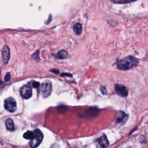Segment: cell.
I'll return each mask as SVG.
<instances>
[{"instance_id":"1","label":"cell","mask_w":148,"mask_h":148,"mask_svg":"<svg viewBox=\"0 0 148 148\" xmlns=\"http://www.w3.org/2000/svg\"><path fill=\"white\" fill-rule=\"evenodd\" d=\"M116 64L120 70L126 71L136 66L138 64V60L133 56H130L118 60Z\"/></svg>"},{"instance_id":"2","label":"cell","mask_w":148,"mask_h":148,"mask_svg":"<svg viewBox=\"0 0 148 148\" xmlns=\"http://www.w3.org/2000/svg\"><path fill=\"white\" fill-rule=\"evenodd\" d=\"M43 135L42 132L38 129L33 132V136L31 139L29 145L31 148H36L42 142Z\"/></svg>"},{"instance_id":"3","label":"cell","mask_w":148,"mask_h":148,"mask_svg":"<svg viewBox=\"0 0 148 148\" xmlns=\"http://www.w3.org/2000/svg\"><path fill=\"white\" fill-rule=\"evenodd\" d=\"M52 91V84L49 80L43 82L40 87V94L43 98L49 97Z\"/></svg>"},{"instance_id":"4","label":"cell","mask_w":148,"mask_h":148,"mask_svg":"<svg viewBox=\"0 0 148 148\" xmlns=\"http://www.w3.org/2000/svg\"><path fill=\"white\" fill-rule=\"evenodd\" d=\"M4 108L9 112H14L17 109V105L15 99L12 97L6 98L4 101Z\"/></svg>"},{"instance_id":"5","label":"cell","mask_w":148,"mask_h":148,"mask_svg":"<svg viewBox=\"0 0 148 148\" xmlns=\"http://www.w3.org/2000/svg\"><path fill=\"white\" fill-rule=\"evenodd\" d=\"M20 94L23 99H27L32 95V88L30 86L24 85L20 90Z\"/></svg>"},{"instance_id":"6","label":"cell","mask_w":148,"mask_h":148,"mask_svg":"<svg viewBox=\"0 0 148 148\" xmlns=\"http://www.w3.org/2000/svg\"><path fill=\"white\" fill-rule=\"evenodd\" d=\"M114 90L121 97H126L128 95V90L127 88L121 84H117L114 86Z\"/></svg>"},{"instance_id":"7","label":"cell","mask_w":148,"mask_h":148,"mask_svg":"<svg viewBox=\"0 0 148 148\" xmlns=\"http://www.w3.org/2000/svg\"><path fill=\"white\" fill-rule=\"evenodd\" d=\"M98 148H105L109 145V141L105 135H103L96 140Z\"/></svg>"},{"instance_id":"8","label":"cell","mask_w":148,"mask_h":148,"mask_svg":"<svg viewBox=\"0 0 148 148\" xmlns=\"http://www.w3.org/2000/svg\"><path fill=\"white\" fill-rule=\"evenodd\" d=\"M10 49L7 45H4L2 51V59L3 62L4 64H8L9 58H10Z\"/></svg>"},{"instance_id":"9","label":"cell","mask_w":148,"mask_h":148,"mask_svg":"<svg viewBox=\"0 0 148 148\" xmlns=\"http://www.w3.org/2000/svg\"><path fill=\"white\" fill-rule=\"evenodd\" d=\"M5 125L6 128L8 131H13L14 130V125L13 121L12 119H8L5 121Z\"/></svg>"},{"instance_id":"10","label":"cell","mask_w":148,"mask_h":148,"mask_svg":"<svg viewBox=\"0 0 148 148\" xmlns=\"http://www.w3.org/2000/svg\"><path fill=\"white\" fill-rule=\"evenodd\" d=\"M54 56L57 59H65L68 57V54L65 50H62L54 54Z\"/></svg>"},{"instance_id":"11","label":"cell","mask_w":148,"mask_h":148,"mask_svg":"<svg viewBox=\"0 0 148 148\" xmlns=\"http://www.w3.org/2000/svg\"><path fill=\"white\" fill-rule=\"evenodd\" d=\"M73 29L76 35H79L82 31V26L80 23H76L73 25Z\"/></svg>"},{"instance_id":"12","label":"cell","mask_w":148,"mask_h":148,"mask_svg":"<svg viewBox=\"0 0 148 148\" xmlns=\"http://www.w3.org/2000/svg\"><path fill=\"white\" fill-rule=\"evenodd\" d=\"M138 0H111V2L113 3H116V4H126V3H132Z\"/></svg>"},{"instance_id":"13","label":"cell","mask_w":148,"mask_h":148,"mask_svg":"<svg viewBox=\"0 0 148 148\" xmlns=\"http://www.w3.org/2000/svg\"><path fill=\"white\" fill-rule=\"evenodd\" d=\"M32 136H33V132L31 131H27L23 135V137L27 139H31L32 138Z\"/></svg>"},{"instance_id":"14","label":"cell","mask_w":148,"mask_h":148,"mask_svg":"<svg viewBox=\"0 0 148 148\" xmlns=\"http://www.w3.org/2000/svg\"><path fill=\"white\" fill-rule=\"evenodd\" d=\"M125 116H126V114L124 113L121 112V113L119 114V116L117 117V121L118 122H122L123 121H124L125 120Z\"/></svg>"},{"instance_id":"15","label":"cell","mask_w":148,"mask_h":148,"mask_svg":"<svg viewBox=\"0 0 148 148\" xmlns=\"http://www.w3.org/2000/svg\"><path fill=\"white\" fill-rule=\"evenodd\" d=\"M29 84H30V86H32L34 88H38L40 86V84L39 82H38L36 81H34V80H32L31 82H30L29 83Z\"/></svg>"},{"instance_id":"16","label":"cell","mask_w":148,"mask_h":148,"mask_svg":"<svg viewBox=\"0 0 148 148\" xmlns=\"http://www.w3.org/2000/svg\"><path fill=\"white\" fill-rule=\"evenodd\" d=\"M32 58L34 59V60H39V50H38L35 53H34L32 55Z\"/></svg>"},{"instance_id":"17","label":"cell","mask_w":148,"mask_h":148,"mask_svg":"<svg viewBox=\"0 0 148 148\" xmlns=\"http://www.w3.org/2000/svg\"><path fill=\"white\" fill-rule=\"evenodd\" d=\"M10 74L9 72H8L5 76V80L9 81L10 80Z\"/></svg>"},{"instance_id":"18","label":"cell","mask_w":148,"mask_h":148,"mask_svg":"<svg viewBox=\"0 0 148 148\" xmlns=\"http://www.w3.org/2000/svg\"><path fill=\"white\" fill-rule=\"evenodd\" d=\"M61 76L62 77L64 76H67V77H72V75L70 73H62L61 74Z\"/></svg>"},{"instance_id":"19","label":"cell","mask_w":148,"mask_h":148,"mask_svg":"<svg viewBox=\"0 0 148 148\" xmlns=\"http://www.w3.org/2000/svg\"><path fill=\"white\" fill-rule=\"evenodd\" d=\"M50 71L51 72H53V73H56V74H58L59 73V71L58 69H52L50 70Z\"/></svg>"},{"instance_id":"20","label":"cell","mask_w":148,"mask_h":148,"mask_svg":"<svg viewBox=\"0 0 148 148\" xmlns=\"http://www.w3.org/2000/svg\"><path fill=\"white\" fill-rule=\"evenodd\" d=\"M50 148H59V146L57 144H53L51 145Z\"/></svg>"}]
</instances>
